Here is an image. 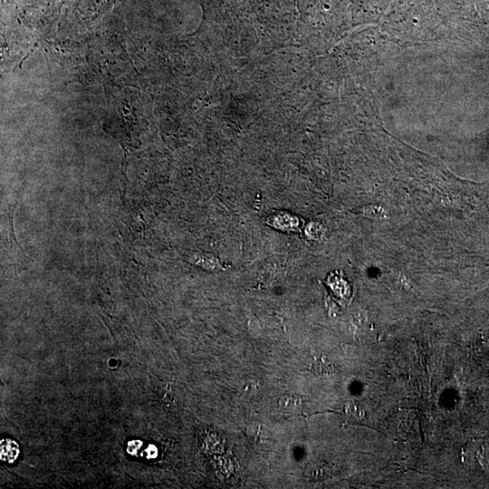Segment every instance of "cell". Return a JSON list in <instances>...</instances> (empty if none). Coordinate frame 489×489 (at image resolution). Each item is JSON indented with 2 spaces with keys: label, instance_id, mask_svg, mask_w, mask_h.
Listing matches in <instances>:
<instances>
[{
  "label": "cell",
  "instance_id": "6da1fadb",
  "mask_svg": "<svg viewBox=\"0 0 489 489\" xmlns=\"http://www.w3.org/2000/svg\"><path fill=\"white\" fill-rule=\"evenodd\" d=\"M19 447L17 442L10 439L1 440L0 443V459L3 461L13 463L18 459Z\"/></svg>",
  "mask_w": 489,
  "mask_h": 489
},
{
  "label": "cell",
  "instance_id": "7a4b0ae2",
  "mask_svg": "<svg viewBox=\"0 0 489 489\" xmlns=\"http://www.w3.org/2000/svg\"><path fill=\"white\" fill-rule=\"evenodd\" d=\"M471 459L475 464L482 470L489 472V446L487 444L477 446L471 450Z\"/></svg>",
  "mask_w": 489,
  "mask_h": 489
},
{
  "label": "cell",
  "instance_id": "3957f363",
  "mask_svg": "<svg viewBox=\"0 0 489 489\" xmlns=\"http://www.w3.org/2000/svg\"><path fill=\"white\" fill-rule=\"evenodd\" d=\"M279 406L282 413L294 415L302 410V400L296 396L287 395L280 398Z\"/></svg>",
  "mask_w": 489,
  "mask_h": 489
},
{
  "label": "cell",
  "instance_id": "277c9868",
  "mask_svg": "<svg viewBox=\"0 0 489 489\" xmlns=\"http://www.w3.org/2000/svg\"><path fill=\"white\" fill-rule=\"evenodd\" d=\"M345 413L346 416L350 417L351 419L359 420L362 417L361 409L354 403H347L345 406Z\"/></svg>",
  "mask_w": 489,
  "mask_h": 489
},
{
  "label": "cell",
  "instance_id": "5b68a950",
  "mask_svg": "<svg viewBox=\"0 0 489 489\" xmlns=\"http://www.w3.org/2000/svg\"><path fill=\"white\" fill-rule=\"evenodd\" d=\"M142 443L139 442V440H137V442H131L128 445V450H131V448H134L133 454L131 455H136L137 451H138L139 448L142 447Z\"/></svg>",
  "mask_w": 489,
  "mask_h": 489
},
{
  "label": "cell",
  "instance_id": "8992f818",
  "mask_svg": "<svg viewBox=\"0 0 489 489\" xmlns=\"http://www.w3.org/2000/svg\"><path fill=\"white\" fill-rule=\"evenodd\" d=\"M146 453H148L147 457H155L157 456V450L155 447H153V446H151L150 448H148L147 450H146Z\"/></svg>",
  "mask_w": 489,
  "mask_h": 489
}]
</instances>
